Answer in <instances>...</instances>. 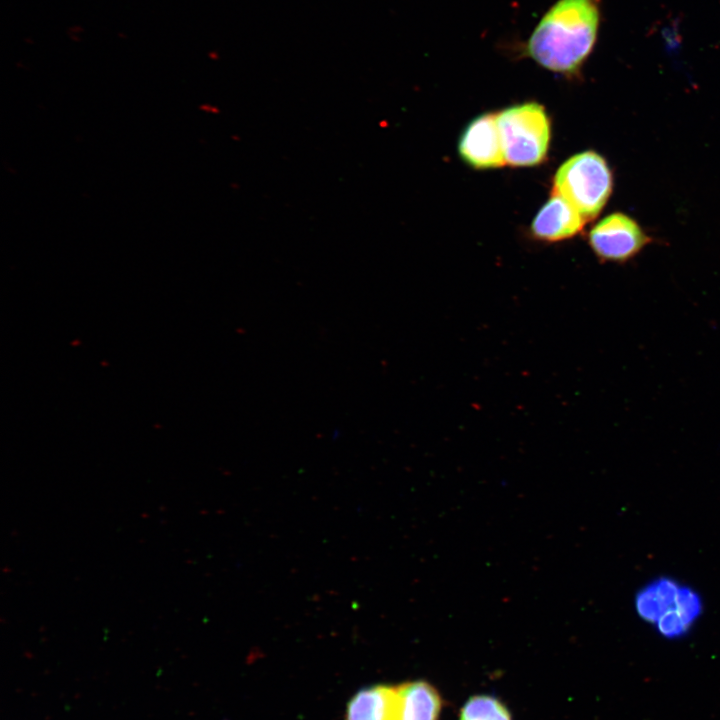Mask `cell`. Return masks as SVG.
Listing matches in <instances>:
<instances>
[{
  "label": "cell",
  "mask_w": 720,
  "mask_h": 720,
  "mask_svg": "<svg viewBox=\"0 0 720 720\" xmlns=\"http://www.w3.org/2000/svg\"><path fill=\"white\" fill-rule=\"evenodd\" d=\"M611 191V170L605 159L593 151L567 159L553 180V194L573 205L586 221L600 213Z\"/></svg>",
  "instance_id": "7a4b0ae2"
},
{
  "label": "cell",
  "mask_w": 720,
  "mask_h": 720,
  "mask_svg": "<svg viewBox=\"0 0 720 720\" xmlns=\"http://www.w3.org/2000/svg\"><path fill=\"white\" fill-rule=\"evenodd\" d=\"M586 220L568 201L552 194L531 224V233L542 241L555 242L578 234Z\"/></svg>",
  "instance_id": "8992f818"
},
{
  "label": "cell",
  "mask_w": 720,
  "mask_h": 720,
  "mask_svg": "<svg viewBox=\"0 0 720 720\" xmlns=\"http://www.w3.org/2000/svg\"><path fill=\"white\" fill-rule=\"evenodd\" d=\"M649 242L638 223L622 213L600 220L589 233L593 252L603 261L625 262L637 255Z\"/></svg>",
  "instance_id": "277c9868"
},
{
  "label": "cell",
  "mask_w": 720,
  "mask_h": 720,
  "mask_svg": "<svg viewBox=\"0 0 720 720\" xmlns=\"http://www.w3.org/2000/svg\"><path fill=\"white\" fill-rule=\"evenodd\" d=\"M397 686L378 684L359 690L348 702L345 720H395Z\"/></svg>",
  "instance_id": "ba28073f"
},
{
  "label": "cell",
  "mask_w": 720,
  "mask_h": 720,
  "mask_svg": "<svg viewBox=\"0 0 720 720\" xmlns=\"http://www.w3.org/2000/svg\"><path fill=\"white\" fill-rule=\"evenodd\" d=\"M459 720H511V716L498 699L488 695H476L465 703Z\"/></svg>",
  "instance_id": "8fae6325"
},
{
  "label": "cell",
  "mask_w": 720,
  "mask_h": 720,
  "mask_svg": "<svg viewBox=\"0 0 720 720\" xmlns=\"http://www.w3.org/2000/svg\"><path fill=\"white\" fill-rule=\"evenodd\" d=\"M700 596L682 585L675 605L656 623L657 631L666 638H677L687 633L702 613Z\"/></svg>",
  "instance_id": "30bf717a"
},
{
  "label": "cell",
  "mask_w": 720,
  "mask_h": 720,
  "mask_svg": "<svg viewBox=\"0 0 720 720\" xmlns=\"http://www.w3.org/2000/svg\"><path fill=\"white\" fill-rule=\"evenodd\" d=\"M458 151L462 160L475 169L500 168L505 162L497 114L484 113L465 127Z\"/></svg>",
  "instance_id": "5b68a950"
},
{
  "label": "cell",
  "mask_w": 720,
  "mask_h": 720,
  "mask_svg": "<svg viewBox=\"0 0 720 720\" xmlns=\"http://www.w3.org/2000/svg\"><path fill=\"white\" fill-rule=\"evenodd\" d=\"M681 587V584L667 577L650 582L636 596L635 609L638 615L655 625L675 605Z\"/></svg>",
  "instance_id": "9c48e42d"
},
{
  "label": "cell",
  "mask_w": 720,
  "mask_h": 720,
  "mask_svg": "<svg viewBox=\"0 0 720 720\" xmlns=\"http://www.w3.org/2000/svg\"><path fill=\"white\" fill-rule=\"evenodd\" d=\"M505 162L515 167L541 163L550 143V120L535 102L517 104L497 114Z\"/></svg>",
  "instance_id": "3957f363"
},
{
  "label": "cell",
  "mask_w": 720,
  "mask_h": 720,
  "mask_svg": "<svg viewBox=\"0 0 720 720\" xmlns=\"http://www.w3.org/2000/svg\"><path fill=\"white\" fill-rule=\"evenodd\" d=\"M599 25L598 0H557L523 44L522 54L549 71L575 76L594 48Z\"/></svg>",
  "instance_id": "6da1fadb"
},
{
  "label": "cell",
  "mask_w": 720,
  "mask_h": 720,
  "mask_svg": "<svg viewBox=\"0 0 720 720\" xmlns=\"http://www.w3.org/2000/svg\"><path fill=\"white\" fill-rule=\"evenodd\" d=\"M442 699L430 683L417 680L397 686L395 720H439Z\"/></svg>",
  "instance_id": "52a82bcc"
}]
</instances>
